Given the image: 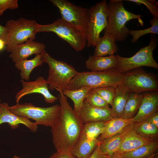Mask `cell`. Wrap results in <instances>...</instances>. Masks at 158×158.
<instances>
[{
    "label": "cell",
    "instance_id": "obj_7",
    "mask_svg": "<svg viewBox=\"0 0 158 158\" xmlns=\"http://www.w3.org/2000/svg\"><path fill=\"white\" fill-rule=\"evenodd\" d=\"M37 23L35 20L23 18L8 21L5 25L7 32L6 50L11 53L16 46L35 39Z\"/></svg>",
    "mask_w": 158,
    "mask_h": 158
},
{
    "label": "cell",
    "instance_id": "obj_34",
    "mask_svg": "<svg viewBox=\"0 0 158 158\" xmlns=\"http://www.w3.org/2000/svg\"><path fill=\"white\" fill-rule=\"evenodd\" d=\"M18 7L17 0H0V16L6 10L15 9Z\"/></svg>",
    "mask_w": 158,
    "mask_h": 158
},
{
    "label": "cell",
    "instance_id": "obj_19",
    "mask_svg": "<svg viewBox=\"0 0 158 158\" xmlns=\"http://www.w3.org/2000/svg\"><path fill=\"white\" fill-rule=\"evenodd\" d=\"M131 93L123 83L115 87L114 96L111 108L112 116L113 118L121 117L125 105Z\"/></svg>",
    "mask_w": 158,
    "mask_h": 158
},
{
    "label": "cell",
    "instance_id": "obj_5",
    "mask_svg": "<svg viewBox=\"0 0 158 158\" xmlns=\"http://www.w3.org/2000/svg\"><path fill=\"white\" fill-rule=\"evenodd\" d=\"M37 33L52 32L68 43L75 51H80L86 46V33L79 30L61 18L56 20L50 24L37 23Z\"/></svg>",
    "mask_w": 158,
    "mask_h": 158
},
{
    "label": "cell",
    "instance_id": "obj_35",
    "mask_svg": "<svg viewBox=\"0 0 158 158\" xmlns=\"http://www.w3.org/2000/svg\"><path fill=\"white\" fill-rule=\"evenodd\" d=\"M49 158H75L71 153L56 152Z\"/></svg>",
    "mask_w": 158,
    "mask_h": 158
},
{
    "label": "cell",
    "instance_id": "obj_26",
    "mask_svg": "<svg viewBox=\"0 0 158 158\" xmlns=\"http://www.w3.org/2000/svg\"><path fill=\"white\" fill-rule=\"evenodd\" d=\"M143 95L131 92L125 105L121 118L128 119L133 118L137 114Z\"/></svg>",
    "mask_w": 158,
    "mask_h": 158
},
{
    "label": "cell",
    "instance_id": "obj_43",
    "mask_svg": "<svg viewBox=\"0 0 158 158\" xmlns=\"http://www.w3.org/2000/svg\"><path fill=\"white\" fill-rule=\"evenodd\" d=\"M1 99H0V105L1 104Z\"/></svg>",
    "mask_w": 158,
    "mask_h": 158
},
{
    "label": "cell",
    "instance_id": "obj_36",
    "mask_svg": "<svg viewBox=\"0 0 158 158\" xmlns=\"http://www.w3.org/2000/svg\"><path fill=\"white\" fill-rule=\"evenodd\" d=\"M145 120L153 124L158 128V111L151 115Z\"/></svg>",
    "mask_w": 158,
    "mask_h": 158
},
{
    "label": "cell",
    "instance_id": "obj_9",
    "mask_svg": "<svg viewBox=\"0 0 158 158\" xmlns=\"http://www.w3.org/2000/svg\"><path fill=\"white\" fill-rule=\"evenodd\" d=\"M107 23V3L106 0H104L90 8L86 31L87 47L95 46L101 37V32L105 28Z\"/></svg>",
    "mask_w": 158,
    "mask_h": 158
},
{
    "label": "cell",
    "instance_id": "obj_23",
    "mask_svg": "<svg viewBox=\"0 0 158 158\" xmlns=\"http://www.w3.org/2000/svg\"><path fill=\"white\" fill-rule=\"evenodd\" d=\"M134 122L133 118L128 119L121 118H113L107 122L103 132L98 139L101 141L113 136L121 132Z\"/></svg>",
    "mask_w": 158,
    "mask_h": 158
},
{
    "label": "cell",
    "instance_id": "obj_32",
    "mask_svg": "<svg viewBox=\"0 0 158 158\" xmlns=\"http://www.w3.org/2000/svg\"><path fill=\"white\" fill-rule=\"evenodd\" d=\"M115 87H106L93 89L109 105L111 106L114 96Z\"/></svg>",
    "mask_w": 158,
    "mask_h": 158
},
{
    "label": "cell",
    "instance_id": "obj_16",
    "mask_svg": "<svg viewBox=\"0 0 158 158\" xmlns=\"http://www.w3.org/2000/svg\"><path fill=\"white\" fill-rule=\"evenodd\" d=\"M157 92L143 95L138 111L133 118L134 123L145 120L152 114L158 111Z\"/></svg>",
    "mask_w": 158,
    "mask_h": 158
},
{
    "label": "cell",
    "instance_id": "obj_27",
    "mask_svg": "<svg viewBox=\"0 0 158 158\" xmlns=\"http://www.w3.org/2000/svg\"><path fill=\"white\" fill-rule=\"evenodd\" d=\"M158 149V141L155 140L134 150L121 154L124 158H147L156 153Z\"/></svg>",
    "mask_w": 158,
    "mask_h": 158
},
{
    "label": "cell",
    "instance_id": "obj_24",
    "mask_svg": "<svg viewBox=\"0 0 158 158\" xmlns=\"http://www.w3.org/2000/svg\"><path fill=\"white\" fill-rule=\"evenodd\" d=\"M43 63L42 54H37L32 59H26L16 62L15 66L16 68L20 71L21 79L27 81L29 80L32 70L36 67L41 66Z\"/></svg>",
    "mask_w": 158,
    "mask_h": 158
},
{
    "label": "cell",
    "instance_id": "obj_20",
    "mask_svg": "<svg viewBox=\"0 0 158 158\" xmlns=\"http://www.w3.org/2000/svg\"><path fill=\"white\" fill-rule=\"evenodd\" d=\"M117 59L115 55L108 56H90L85 61L86 68L92 71H104L116 69Z\"/></svg>",
    "mask_w": 158,
    "mask_h": 158
},
{
    "label": "cell",
    "instance_id": "obj_22",
    "mask_svg": "<svg viewBox=\"0 0 158 158\" xmlns=\"http://www.w3.org/2000/svg\"><path fill=\"white\" fill-rule=\"evenodd\" d=\"M98 139L92 140L81 135L71 154L75 158H87L99 145Z\"/></svg>",
    "mask_w": 158,
    "mask_h": 158
},
{
    "label": "cell",
    "instance_id": "obj_41",
    "mask_svg": "<svg viewBox=\"0 0 158 158\" xmlns=\"http://www.w3.org/2000/svg\"><path fill=\"white\" fill-rule=\"evenodd\" d=\"M157 154V153H154L147 158H154Z\"/></svg>",
    "mask_w": 158,
    "mask_h": 158
},
{
    "label": "cell",
    "instance_id": "obj_8",
    "mask_svg": "<svg viewBox=\"0 0 158 158\" xmlns=\"http://www.w3.org/2000/svg\"><path fill=\"white\" fill-rule=\"evenodd\" d=\"M157 44V38L154 34H151L149 44L141 48L132 56L125 57L118 54L116 55L118 61L116 69L122 73L142 66L158 69V64L153 55V51Z\"/></svg>",
    "mask_w": 158,
    "mask_h": 158
},
{
    "label": "cell",
    "instance_id": "obj_1",
    "mask_svg": "<svg viewBox=\"0 0 158 158\" xmlns=\"http://www.w3.org/2000/svg\"><path fill=\"white\" fill-rule=\"evenodd\" d=\"M56 90L59 92L60 113L51 127L53 143L57 152L71 153L80 139L84 124L69 104L63 91Z\"/></svg>",
    "mask_w": 158,
    "mask_h": 158
},
{
    "label": "cell",
    "instance_id": "obj_38",
    "mask_svg": "<svg viewBox=\"0 0 158 158\" xmlns=\"http://www.w3.org/2000/svg\"><path fill=\"white\" fill-rule=\"evenodd\" d=\"M7 30L5 26H3L0 25V39L4 40L5 42L6 40Z\"/></svg>",
    "mask_w": 158,
    "mask_h": 158
},
{
    "label": "cell",
    "instance_id": "obj_12",
    "mask_svg": "<svg viewBox=\"0 0 158 158\" xmlns=\"http://www.w3.org/2000/svg\"><path fill=\"white\" fill-rule=\"evenodd\" d=\"M20 82L22 88L16 95V104L19 103L20 99L24 96L35 93L42 95L47 103H53L59 98L50 93L47 80L42 76L38 77L34 81H27L21 79Z\"/></svg>",
    "mask_w": 158,
    "mask_h": 158
},
{
    "label": "cell",
    "instance_id": "obj_30",
    "mask_svg": "<svg viewBox=\"0 0 158 158\" xmlns=\"http://www.w3.org/2000/svg\"><path fill=\"white\" fill-rule=\"evenodd\" d=\"M150 23L151 26L148 28L140 30H130L129 35L132 36V43L136 42L140 37L148 34H158V18L153 17Z\"/></svg>",
    "mask_w": 158,
    "mask_h": 158
},
{
    "label": "cell",
    "instance_id": "obj_2",
    "mask_svg": "<svg viewBox=\"0 0 158 158\" xmlns=\"http://www.w3.org/2000/svg\"><path fill=\"white\" fill-rule=\"evenodd\" d=\"M107 23L104 33L109 32L114 36L115 42L124 41L129 35L130 30L126 25L128 21L138 19L143 25L142 15L129 11L125 8L123 0H111L107 3Z\"/></svg>",
    "mask_w": 158,
    "mask_h": 158
},
{
    "label": "cell",
    "instance_id": "obj_18",
    "mask_svg": "<svg viewBox=\"0 0 158 158\" xmlns=\"http://www.w3.org/2000/svg\"><path fill=\"white\" fill-rule=\"evenodd\" d=\"M154 140L141 136L132 128L125 135L116 152L122 154L131 151Z\"/></svg>",
    "mask_w": 158,
    "mask_h": 158
},
{
    "label": "cell",
    "instance_id": "obj_17",
    "mask_svg": "<svg viewBox=\"0 0 158 158\" xmlns=\"http://www.w3.org/2000/svg\"><path fill=\"white\" fill-rule=\"evenodd\" d=\"M134 123L130 124L121 132L100 141L99 147L101 153L108 157L116 153L125 135L132 128Z\"/></svg>",
    "mask_w": 158,
    "mask_h": 158
},
{
    "label": "cell",
    "instance_id": "obj_33",
    "mask_svg": "<svg viewBox=\"0 0 158 158\" xmlns=\"http://www.w3.org/2000/svg\"><path fill=\"white\" fill-rule=\"evenodd\" d=\"M135 3L140 5L143 4L146 6L153 17L158 18V3L154 0H125Z\"/></svg>",
    "mask_w": 158,
    "mask_h": 158
},
{
    "label": "cell",
    "instance_id": "obj_28",
    "mask_svg": "<svg viewBox=\"0 0 158 158\" xmlns=\"http://www.w3.org/2000/svg\"><path fill=\"white\" fill-rule=\"evenodd\" d=\"M132 129L144 137L154 140L158 138V128L145 120L134 123Z\"/></svg>",
    "mask_w": 158,
    "mask_h": 158
},
{
    "label": "cell",
    "instance_id": "obj_40",
    "mask_svg": "<svg viewBox=\"0 0 158 158\" xmlns=\"http://www.w3.org/2000/svg\"><path fill=\"white\" fill-rule=\"evenodd\" d=\"M6 44L5 42L3 40L0 39V51H3L5 48Z\"/></svg>",
    "mask_w": 158,
    "mask_h": 158
},
{
    "label": "cell",
    "instance_id": "obj_11",
    "mask_svg": "<svg viewBox=\"0 0 158 158\" xmlns=\"http://www.w3.org/2000/svg\"><path fill=\"white\" fill-rule=\"evenodd\" d=\"M123 83L131 92L157 91L158 89L156 79L140 68L124 73Z\"/></svg>",
    "mask_w": 158,
    "mask_h": 158
},
{
    "label": "cell",
    "instance_id": "obj_42",
    "mask_svg": "<svg viewBox=\"0 0 158 158\" xmlns=\"http://www.w3.org/2000/svg\"><path fill=\"white\" fill-rule=\"evenodd\" d=\"M13 158H23L19 157V156L16 155H15L13 157Z\"/></svg>",
    "mask_w": 158,
    "mask_h": 158
},
{
    "label": "cell",
    "instance_id": "obj_31",
    "mask_svg": "<svg viewBox=\"0 0 158 158\" xmlns=\"http://www.w3.org/2000/svg\"><path fill=\"white\" fill-rule=\"evenodd\" d=\"M85 100L91 106L100 108H109V104L94 90L92 88Z\"/></svg>",
    "mask_w": 158,
    "mask_h": 158
},
{
    "label": "cell",
    "instance_id": "obj_25",
    "mask_svg": "<svg viewBox=\"0 0 158 158\" xmlns=\"http://www.w3.org/2000/svg\"><path fill=\"white\" fill-rule=\"evenodd\" d=\"M92 88L90 87H84L74 90L66 89L63 91L65 96L73 101L74 105L73 109L79 116L84 102L88 93Z\"/></svg>",
    "mask_w": 158,
    "mask_h": 158
},
{
    "label": "cell",
    "instance_id": "obj_37",
    "mask_svg": "<svg viewBox=\"0 0 158 158\" xmlns=\"http://www.w3.org/2000/svg\"><path fill=\"white\" fill-rule=\"evenodd\" d=\"M108 157L101 153L99 150L98 145L92 154L87 158H108Z\"/></svg>",
    "mask_w": 158,
    "mask_h": 158
},
{
    "label": "cell",
    "instance_id": "obj_6",
    "mask_svg": "<svg viewBox=\"0 0 158 158\" xmlns=\"http://www.w3.org/2000/svg\"><path fill=\"white\" fill-rule=\"evenodd\" d=\"M10 110L21 117L31 119L37 125L51 127L59 118L60 113V105L48 107H39L32 103L25 102L9 107Z\"/></svg>",
    "mask_w": 158,
    "mask_h": 158
},
{
    "label": "cell",
    "instance_id": "obj_10",
    "mask_svg": "<svg viewBox=\"0 0 158 158\" xmlns=\"http://www.w3.org/2000/svg\"><path fill=\"white\" fill-rule=\"evenodd\" d=\"M49 1L58 8L62 19L86 33L90 8L78 6L67 0Z\"/></svg>",
    "mask_w": 158,
    "mask_h": 158
},
{
    "label": "cell",
    "instance_id": "obj_4",
    "mask_svg": "<svg viewBox=\"0 0 158 158\" xmlns=\"http://www.w3.org/2000/svg\"><path fill=\"white\" fill-rule=\"evenodd\" d=\"M41 54L43 63L49 67L46 80L49 90L63 91L78 72L71 65L53 58L45 50Z\"/></svg>",
    "mask_w": 158,
    "mask_h": 158
},
{
    "label": "cell",
    "instance_id": "obj_15",
    "mask_svg": "<svg viewBox=\"0 0 158 158\" xmlns=\"http://www.w3.org/2000/svg\"><path fill=\"white\" fill-rule=\"evenodd\" d=\"M45 48L46 46L43 43L29 40L15 47L9 56L15 63L26 59L33 54H41L45 51Z\"/></svg>",
    "mask_w": 158,
    "mask_h": 158
},
{
    "label": "cell",
    "instance_id": "obj_21",
    "mask_svg": "<svg viewBox=\"0 0 158 158\" xmlns=\"http://www.w3.org/2000/svg\"><path fill=\"white\" fill-rule=\"evenodd\" d=\"M115 42L114 38L111 33H104V35L100 38L95 47L93 55L103 56L114 55L118 49Z\"/></svg>",
    "mask_w": 158,
    "mask_h": 158
},
{
    "label": "cell",
    "instance_id": "obj_13",
    "mask_svg": "<svg viewBox=\"0 0 158 158\" xmlns=\"http://www.w3.org/2000/svg\"><path fill=\"white\" fill-rule=\"evenodd\" d=\"M9 107L6 102L0 105V125L8 123L11 128L14 129L18 128L20 124H22L33 132H36L38 126L35 122H32L28 118L16 115L10 110Z\"/></svg>",
    "mask_w": 158,
    "mask_h": 158
},
{
    "label": "cell",
    "instance_id": "obj_14",
    "mask_svg": "<svg viewBox=\"0 0 158 158\" xmlns=\"http://www.w3.org/2000/svg\"><path fill=\"white\" fill-rule=\"evenodd\" d=\"M79 116L84 124L96 122H106L113 118L111 108L95 107L89 104L85 100Z\"/></svg>",
    "mask_w": 158,
    "mask_h": 158
},
{
    "label": "cell",
    "instance_id": "obj_3",
    "mask_svg": "<svg viewBox=\"0 0 158 158\" xmlns=\"http://www.w3.org/2000/svg\"><path fill=\"white\" fill-rule=\"evenodd\" d=\"M123 78L124 73L116 69L102 71L78 72L71 81L66 89L74 90L84 87L92 88L115 87L123 83Z\"/></svg>",
    "mask_w": 158,
    "mask_h": 158
},
{
    "label": "cell",
    "instance_id": "obj_39",
    "mask_svg": "<svg viewBox=\"0 0 158 158\" xmlns=\"http://www.w3.org/2000/svg\"><path fill=\"white\" fill-rule=\"evenodd\" d=\"M108 158H124L120 154L116 152L109 156Z\"/></svg>",
    "mask_w": 158,
    "mask_h": 158
},
{
    "label": "cell",
    "instance_id": "obj_29",
    "mask_svg": "<svg viewBox=\"0 0 158 158\" xmlns=\"http://www.w3.org/2000/svg\"><path fill=\"white\" fill-rule=\"evenodd\" d=\"M107 122H92L84 124L82 133L93 139H98L103 132Z\"/></svg>",
    "mask_w": 158,
    "mask_h": 158
}]
</instances>
